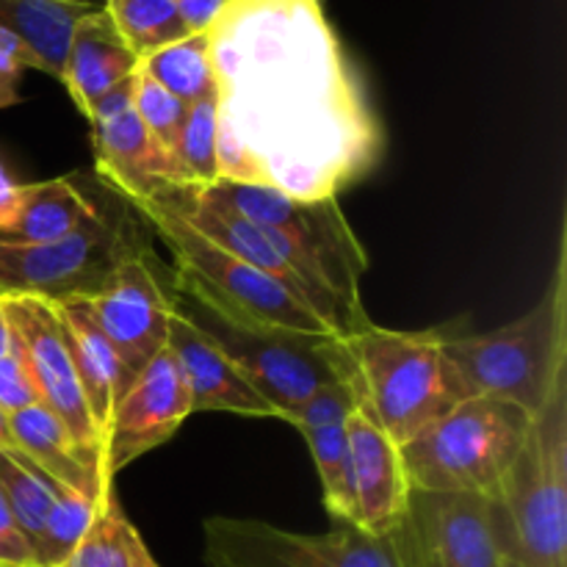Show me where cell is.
Here are the masks:
<instances>
[{"mask_svg": "<svg viewBox=\"0 0 567 567\" xmlns=\"http://www.w3.org/2000/svg\"><path fill=\"white\" fill-rule=\"evenodd\" d=\"M219 181L338 197L385 138L321 0H230L210 25Z\"/></svg>", "mask_w": 567, "mask_h": 567, "instance_id": "cell-1", "label": "cell"}, {"mask_svg": "<svg viewBox=\"0 0 567 567\" xmlns=\"http://www.w3.org/2000/svg\"><path fill=\"white\" fill-rule=\"evenodd\" d=\"M205 188L269 236L271 247L302 282L313 313L332 332L352 336L371 324L360 293L369 255L338 197L299 199L277 188L230 181Z\"/></svg>", "mask_w": 567, "mask_h": 567, "instance_id": "cell-2", "label": "cell"}, {"mask_svg": "<svg viewBox=\"0 0 567 567\" xmlns=\"http://www.w3.org/2000/svg\"><path fill=\"white\" fill-rule=\"evenodd\" d=\"M457 402L491 396L535 415L557 377L567 371V233L559 230L557 264L546 293L509 324L476 336H443Z\"/></svg>", "mask_w": 567, "mask_h": 567, "instance_id": "cell-3", "label": "cell"}, {"mask_svg": "<svg viewBox=\"0 0 567 567\" xmlns=\"http://www.w3.org/2000/svg\"><path fill=\"white\" fill-rule=\"evenodd\" d=\"M491 504L502 554L520 567H567V371L532 415Z\"/></svg>", "mask_w": 567, "mask_h": 567, "instance_id": "cell-4", "label": "cell"}, {"mask_svg": "<svg viewBox=\"0 0 567 567\" xmlns=\"http://www.w3.org/2000/svg\"><path fill=\"white\" fill-rule=\"evenodd\" d=\"M153 255L150 227L125 197L105 186L97 210L50 244L0 241V297L44 302L92 299L125 264Z\"/></svg>", "mask_w": 567, "mask_h": 567, "instance_id": "cell-5", "label": "cell"}, {"mask_svg": "<svg viewBox=\"0 0 567 567\" xmlns=\"http://www.w3.org/2000/svg\"><path fill=\"white\" fill-rule=\"evenodd\" d=\"M127 203L136 208L150 233H155L169 247L175 258L172 286L177 291L244 324L305 332V336H338L288 288L205 238L164 203L150 197L127 199Z\"/></svg>", "mask_w": 567, "mask_h": 567, "instance_id": "cell-6", "label": "cell"}, {"mask_svg": "<svg viewBox=\"0 0 567 567\" xmlns=\"http://www.w3.org/2000/svg\"><path fill=\"white\" fill-rule=\"evenodd\" d=\"M529 426L532 413L518 404L463 399L399 446L410 487L496 498Z\"/></svg>", "mask_w": 567, "mask_h": 567, "instance_id": "cell-7", "label": "cell"}, {"mask_svg": "<svg viewBox=\"0 0 567 567\" xmlns=\"http://www.w3.org/2000/svg\"><path fill=\"white\" fill-rule=\"evenodd\" d=\"M343 341L358 369L360 408L396 446L457 404L441 330H388L371 321Z\"/></svg>", "mask_w": 567, "mask_h": 567, "instance_id": "cell-8", "label": "cell"}, {"mask_svg": "<svg viewBox=\"0 0 567 567\" xmlns=\"http://www.w3.org/2000/svg\"><path fill=\"white\" fill-rule=\"evenodd\" d=\"M177 308L241 369L255 391L275 404L280 421L330 382H354L358 369L343 336H305L227 319L172 286Z\"/></svg>", "mask_w": 567, "mask_h": 567, "instance_id": "cell-9", "label": "cell"}, {"mask_svg": "<svg viewBox=\"0 0 567 567\" xmlns=\"http://www.w3.org/2000/svg\"><path fill=\"white\" fill-rule=\"evenodd\" d=\"M399 567H502L493 504L471 493L410 487L402 518L388 532Z\"/></svg>", "mask_w": 567, "mask_h": 567, "instance_id": "cell-10", "label": "cell"}, {"mask_svg": "<svg viewBox=\"0 0 567 567\" xmlns=\"http://www.w3.org/2000/svg\"><path fill=\"white\" fill-rule=\"evenodd\" d=\"M3 310L11 336L33 377L39 404L64 424L72 443L103 471V443H100L86 393L78 380L55 305L37 297H3Z\"/></svg>", "mask_w": 567, "mask_h": 567, "instance_id": "cell-11", "label": "cell"}, {"mask_svg": "<svg viewBox=\"0 0 567 567\" xmlns=\"http://www.w3.org/2000/svg\"><path fill=\"white\" fill-rule=\"evenodd\" d=\"M83 302L133 380L169 343L172 275L155 252L122 266L97 297Z\"/></svg>", "mask_w": 567, "mask_h": 567, "instance_id": "cell-12", "label": "cell"}, {"mask_svg": "<svg viewBox=\"0 0 567 567\" xmlns=\"http://www.w3.org/2000/svg\"><path fill=\"white\" fill-rule=\"evenodd\" d=\"M205 537L280 567H399L388 535H371L347 520H336L324 535H302L266 520L210 518Z\"/></svg>", "mask_w": 567, "mask_h": 567, "instance_id": "cell-13", "label": "cell"}, {"mask_svg": "<svg viewBox=\"0 0 567 567\" xmlns=\"http://www.w3.org/2000/svg\"><path fill=\"white\" fill-rule=\"evenodd\" d=\"M192 415V396H188L181 365L172 358L169 349H164L133 380L111 415L109 430L103 435L105 480L114 482V476L136 463L142 454L169 441L177 426Z\"/></svg>", "mask_w": 567, "mask_h": 567, "instance_id": "cell-14", "label": "cell"}, {"mask_svg": "<svg viewBox=\"0 0 567 567\" xmlns=\"http://www.w3.org/2000/svg\"><path fill=\"white\" fill-rule=\"evenodd\" d=\"M166 349L181 365L192 396V413H236L247 419H277L275 404L266 402L236 363L183 313L172 299L169 343Z\"/></svg>", "mask_w": 567, "mask_h": 567, "instance_id": "cell-15", "label": "cell"}, {"mask_svg": "<svg viewBox=\"0 0 567 567\" xmlns=\"http://www.w3.org/2000/svg\"><path fill=\"white\" fill-rule=\"evenodd\" d=\"M347 441L354 526L371 535H388L402 518L410 496L402 449L363 408L347 421Z\"/></svg>", "mask_w": 567, "mask_h": 567, "instance_id": "cell-16", "label": "cell"}, {"mask_svg": "<svg viewBox=\"0 0 567 567\" xmlns=\"http://www.w3.org/2000/svg\"><path fill=\"white\" fill-rule=\"evenodd\" d=\"M105 183L83 172L20 186L9 219L0 227L3 244H50L75 233L97 210Z\"/></svg>", "mask_w": 567, "mask_h": 567, "instance_id": "cell-17", "label": "cell"}, {"mask_svg": "<svg viewBox=\"0 0 567 567\" xmlns=\"http://www.w3.org/2000/svg\"><path fill=\"white\" fill-rule=\"evenodd\" d=\"M55 310H59L61 327H64L66 343H70L78 380H81L89 410H92V419L97 424L100 443H103L111 415H114L116 404L125 396L127 388L133 385V377L120 360L116 349L111 347L105 332L100 330L83 299L59 302Z\"/></svg>", "mask_w": 567, "mask_h": 567, "instance_id": "cell-18", "label": "cell"}, {"mask_svg": "<svg viewBox=\"0 0 567 567\" xmlns=\"http://www.w3.org/2000/svg\"><path fill=\"white\" fill-rule=\"evenodd\" d=\"M138 64H142V59L122 39L105 9H97L83 17L72 33L61 83L66 86L78 111L86 114V109L100 94L131 78L138 70Z\"/></svg>", "mask_w": 567, "mask_h": 567, "instance_id": "cell-19", "label": "cell"}, {"mask_svg": "<svg viewBox=\"0 0 567 567\" xmlns=\"http://www.w3.org/2000/svg\"><path fill=\"white\" fill-rule=\"evenodd\" d=\"M11 435H14L17 452L31 460L37 468H42L50 480H55L66 491L100 502L105 491L114 485V482L105 480L100 465L92 463L72 443L64 424L42 404H33V408L11 415Z\"/></svg>", "mask_w": 567, "mask_h": 567, "instance_id": "cell-20", "label": "cell"}, {"mask_svg": "<svg viewBox=\"0 0 567 567\" xmlns=\"http://www.w3.org/2000/svg\"><path fill=\"white\" fill-rule=\"evenodd\" d=\"M105 0H0V25L9 28L33 59V70L59 78L78 22Z\"/></svg>", "mask_w": 567, "mask_h": 567, "instance_id": "cell-21", "label": "cell"}, {"mask_svg": "<svg viewBox=\"0 0 567 567\" xmlns=\"http://www.w3.org/2000/svg\"><path fill=\"white\" fill-rule=\"evenodd\" d=\"M153 557L136 526L125 515L114 485L100 498L92 526L61 567H144Z\"/></svg>", "mask_w": 567, "mask_h": 567, "instance_id": "cell-22", "label": "cell"}, {"mask_svg": "<svg viewBox=\"0 0 567 567\" xmlns=\"http://www.w3.org/2000/svg\"><path fill=\"white\" fill-rule=\"evenodd\" d=\"M138 70L153 78L158 86L192 105L216 94V75L210 64V39L205 33H188L155 53L144 55Z\"/></svg>", "mask_w": 567, "mask_h": 567, "instance_id": "cell-23", "label": "cell"}, {"mask_svg": "<svg viewBox=\"0 0 567 567\" xmlns=\"http://www.w3.org/2000/svg\"><path fill=\"white\" fill-rule=\"evenodd\" d=\"M0 491H3L11 513H14L22 537L28 540L31 551H37L50 507L66 487L50 480L42 468H37L28 457H22L17 449H0Z\"/></svg>", "mask_w": 567, "mask_h": 567, "instance_id": "cell-24", "label": "cell"}, {"mask_svg": "<svg viewBox=\"0 0 567 567\" xmlns=\"http://www.w3.org/2000/svg\"><path fill=\"white\" fill-rule=\"evenodd\" d=\"M103 9L138 59L188 37L177 0H105Z\"/></svg>", "mask_w": 567, "mask_h": 567, "instance_id": "cell-25", "label": "cell"}, {"mask_svg": "<svg viewBox=\"0 0 567 567\" xmlns=\"http://www.w3.org/2000/svg\"><path fill=\"white\" fill-rule=\"evenodd\" d=\"M219 103L216 94L188 105L186 122L181 127L172 158H175L181 183L186 186H210L219 181Z\"/></svg>", "mask_w": 567, "mask_h": 567, "instance_id": "cell-26", "label": "cell"}, {"mask_svg": "<svg viewBox=\"0 0 567 567\" xmlns=\"http://www.w3.org/2000/svg\"><path fill=\"white\" fill-rule=\"evenodd\" d=\"M302 437L308 441L310 454H313V463L321 482V498H324V507L330 513V518L354 524L347 424L302 430Z\"/></svg>", "mask_w": 567, "mask_h": 567, "instance_id": "cell-27", "label": "cell"}, {"mask_svg": "<svg viewBox=\"0 0 567 567\" xmlns=\"http://www.w3.org/2000/svg\"><path fill=\"white\" fill-rule=\"evenodd\" d=\"M100 502L94 498L81 496V493L64 491L55 504L50 507L48 520H44L42 537L37 543V567H61L70 559V554L75 551L78 543L83 540V535L92 526L94 515H97Z\"/></svg>", "mask_w": 567, "mask_h": 567, "instance_id": "cell-28", "label": "cell"}, {"mask_svg": "<svg viewBox=\"0 0 567 567\" xmlns=\"http://www.w3.org/2000/svg\"><path fill=\"white\" fill-rule=\"evenodd\" d=\"M133 109H136L138 120L147 127L150 136H153V142L172 155L177 136H181L183 122H186L188 105L183 103L181 97L166 92L164 86H158V83L150 75H144L142 70H136Z\"/></svg>", "mask_w": 567, "mask_h": 567, "instance_id": "cell-29", "label": "cell"}, {"mask_svg": "<svg viewBox=\"0 0 567 567\" xmlns=\"http://www.w3.org/2000/svg\"><path fill=\"white\" fill-rule=\"evenodd\" d=\"M363 404V391H360V380L354 382H330V385L319 388L310 393L302 404L286 413V424L302 430H319V426H338L347 424Z\"/></svg>", "mask_w": 567, "mask_h": 567, "instance_id": "cell-30", "label": "cell"}, {"mask_svg": "<svg viewBox=\"0 0 567 567\" xmlns=\"http://www.w3.org/2000/svg\"><path fill=\"white\" fill-rule=\"evenodd\" d=\"M33 404H39L37 385H33L25 358H22L20 347H17L14 336H11L9 352L0 358V408L9 415H14L20 410L33 408Z\"/></svg>", "mask_w": 567, "mask_h": 567, "instance_id": "cell-31", "label": "cell"}, {"mask_svg": "<svg viewBox=\"0 0 567 567\" xmlns=\"http://www.w3.org/2000/svg\"><path fill=\"white\" fill-rule=\"evenodd\" d=\"M25 70H33V59L25 44L0 25V111L20 103V83Z\"/></svg>", "mask_w": 567, "mask_h": 567, "instance_id": "cell-32", "label": "cell"}, {"mask_svg": "<svg viewBox=\"0 0 567 567\" xmlns=\"http://www.w3.org/2000/svg\"><path fill=\"white\" fill-rule=\"evenodd\" d=\"M0 567H37L31 546L22 537L3 491H0Z\"/></svg>", "mask_w": 567, "mask_h": 567, "instance_id": "cell-33", "label": "cell"}, {"mask_svg": "<svg viewBox=\"0 0 567 567\" xmlns=\"http://www.w3.org/2000/svg\"><path fill=\"white\" fill-rule=\"evenodd\" d=\"M227 3L230 0H177V9H181L183 25H186L188 33H205L219 20Z\"/></svg>", "mask_w": 567, "mask_h": 567, "instance_id": "cell-34", "label": "cell"}, {"mask_svg": "<svg viewBox=\"0 0 567 567\" xmlns=\"http://www.w3.org/2000/svg\"><path fill=\"white\" fill-rule=\"evenodd\" d=\"M205 565L208 567H280L275 563H266V559L252 557V554H244L238 548L225 546V543L214 540V537H205Z\"/></svg>", "mask_w": 567, "mask_h": 567, "instance_id": "cell-35", "label": "cell"}, {"mask_svg": "<svg viewBox=\"0 0 567 567\" xmlns=\"http://www.w3.org/2000/svg\"><path fill=\"white\" fill-rule=\"evenodd\" d=\"M20 186H22V183H17L14 177H11L9 166H6V161L0 158V227L6 225L11 208H14L17 194H20Z\"/></svg>", "mask_w": 567, "mask_h": 567, "instance_id": "cell-36", "label": "cell"}, {"mask_svg": "<svg viewBox=\"0 0 567 567\" xmlns=\"http://www.w3.org/2000/svg\"><path fill=\"white\" fill-rule=\"evenodd\" d=\"M0 449H14V435H11V415L0 408Z\"/></svg>", "mask_w": 567, "mask_h": 567, "instance_id": "cell-37", "label": "cell"}, {"mask_svg": "<svg viewBox=\"0 0 567 567\" xmlns=\"http://www.w3.org/2000/svg\"><path fill=\"white\" fill-rule=\"evenodd\" d=\"M11 347V330H9V319H6V310H3V297H0V358L9 352Z\"/></svg>", "mask_w": 567, "mask_h": 567, "instance_id": "cell-38", "label": "cell"}, {"mask_svg": "<svg viewBox=\"0 0 567 567\" xmlns=\"http://www.w3.org/2000/svg\"><path fill=\"white\" fill-rule=\"evenodd\" d=\"M502 567H520V565L515 563L513 557H507V554H504V557H502Z\"/></svg>", "mask_w": 567, "mask_h": 567, "instance_id": "cell-39", "label": "cell"}]
</instances>
